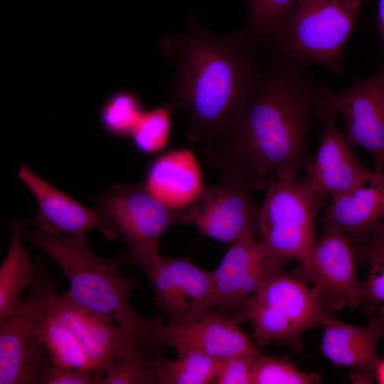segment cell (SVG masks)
<instances>
[{"label":"cell","instance_id":"cell-7","mask_svg":"<svg viewBox=\"0 0 384 384\" xmlns=\"http://www.w3.org/2000/svg\"><path fill=\"white\" fill-rule=\"evenodd\" d=\"M324 294L317 286L310 287L282 270L274 274L255 294L245 314L252 323L256 343L299 346L307 330L332 316Z\"/></svg>","mask_w":384,"mask_h":384},{"label":"cell","instance_id":"cell-22","mask_svg":"<svg viewBox=\"0 0 384 384\" xmlns=\"http://www.w3.org/2000/svg\"><path fill=\"white\" fill-rule=\"evenodd\" d=\"M156 384H209L215 382L221 359L191 351H177L166 358L155 353Z\"/></svg>","mask_w":384,"mask_h":384},{"label":"cell","instance_id":"cell-15","mask_svg":"<svg viewBox=\"0 0 384 384\" xmlns=\"http://www.w3.org/2000/svg\"><path fill=\"white\" fill-rule=\"evenodd\" d=\"M18 176L34 196L38 206L31 223L43 230L71 236L85 235L97 230L108 240L117 233L102 211L87 208L37 175L27 165H21Z\"/></svg>","mask_w":384,"mask_h":384},{"label":"cell","instance_id":"cell-21","mask_svg":"<svg viewBox=\"0 0 384 384\" xmlns=\"http://www.w3.org/2000/svg\"><path fill=\"white\" fill-rule=\"evenodd\" d=\"M11 229L9 247L0 266V323L17 314H26L22 294L36 278V265L24 247L16 220Z\"/></svg>","mask_w":384,"mask_h":384},{"label":"cell","instance_id":"cell-18","mask_svg":"<svg viewBox=\"0 0 384 384\" xmlns=\"http://www.w3.org/2000/svg\"><path fill=\"white\" fill-rule=\"evenodd\" d=\"M384 220V171L374 169L362 183L331 196L320 220L346 233L355 246Z\"/></svg>","mask_w":384,"mask_h":384},{"label":"cell","instance_id":"cell-33","mask_svg":"<svg viewBox=\"0 0 384 384\" xmlns=\"http://www.w3.org/2000/svg\"><path fill=\"white\" fill-rule=\"evenodd\" d=\"M380 314H382L384 315V304H383V306L380 310Z\"/></svg>","mask_w":384,"mask_h":384},{"label":"cell","instance_id":"cell-6","mask_svg":"<svg viewBox=\"0 0 384 384\" xmlns=\"http://www.w3.org/2000/svg\"><path fill=\"white\" fill-rule=\"evenodd\" d=\"M259 211L260 240L306 272L316 242L318 211L326 196L311 188L303 177L271 174Z\"/></svg>","mask_w":384,"mask_h":384},{"label":"cell","instance_id":"cell-24","mask_svg":"<svg viewBox=\"0 0 384 384\" xmlns=\"http://www.w3.org/2000/svg\"><path fill=\"white\" fill-rule=\"evenodd\" d=\"M298 0H247L248 21L243 29L255 40L272 46Z\"/></svg>","mask_w":384,"mask_h":384},{"label":"cell","instance_id":"cell-27","mask_svg":"<svg viewBox=\"0 0 384 384\" xmlns=\"http://www.w3.org/2000/svg\"><path fill=\"white\" fill-rule=\"evenodd\" d=\"M144 112L142 102L135 94L120 90L105 100L100 120L102 128L110 134L127 137H130Z\"/></svg>","mask_w":384,"mask_h":384},{"label":"cell","instance_id":"cell-19","mask_svg":"<svg viewBox=\"0 0 384 384\" xmlns=\"http://www.w3.org/2000/svg\"><path fill=\"white\" fill-rule=\"evenodd\" d=\"M321 351L336 365L355 370L361 376H374L379 362L376 347L384 336V315L373 318L366 326L343 323L333 316L324 324Z\"/></svg>","mask_w":384,"mask_h":384},{"label":"cell","instance_id":"cell-16","mask_svg":"<svg viewBox=\"0 0 384 384\" xmlns=\"http://www.w3.org/2000/svg\"><path fill=\"white\" fill-rule=\"evenodd\" d=\"M357 251L348 235L324 226L311 250L306 274L325 294L341 298L351 306L362 304V281L357 277Z\"/></svg>","mask_w":384,"mask_h":384},{"label":"cell","instance_id":"cell-3","mask_svg":"<svg viewBox=\"0 0 384 384\" xmlns=\"http://www.w3.org/2000/svg\"><path fill=\"white\" fill-rule=\"evenodd\" d=\"M24 301L52 365L92 371L98 384L117 357L139 345L113 321L77 303L68 291L60 294L56 278L42 264H36V278Z\"/></svg>","mask_w":384,"mask_h":384},{"label":"cell","instance_id":"cell-5","mask_svg":"<svg viewBox=\"0 0 384 384\" xmlns=\"http://www.w3.org/2000/svg\"><path fill=\"white\" fill-rule=\"evenodd\" d=\"M363 1L298 0L272 49L303 66L315 62L339 73L343 46Z\"/></svg>","mask_w":384,"mask_h":384},{"label":"cell","instance_id":"cell-17","mask_svg":"<svg viewBox=\"0 0 384 384\" xmlns=\"http://www.w3.org/2000/svg\"><path fill=\"white\" fill-rule=\"evenodd\" d=\"M52 364L31 316L17 314L0 323V384H43Z\"/></svg>","mask_w":384,"mask_h":384},{"label":"cell","instance_id":"cell-29","mask_svg":"<svg viewBox=\"0 0 384 384\" xmlns=\"http://www.w3.org/2000/svg\"><path fill=\"white\" fill-rule=\"evenodd\" d=\"M256 353H240L221 359L215 384H252Z\"/></svg>","mask_w":384,"mask_h":384},{"label":"cell","instance_id":"cell-26","mask_svg":"<svg viewBox=\"0 0 384 384\" xmlns=\"http://www.w3.org/2000/svg\"><path fill=\"white\" fill-rule=\"evenodd\" d=\"M169 102L144 112L130 137L134 146L141 153L153 154L162 151L168 145L171 134V112Z\"/></svg>","mask_w":384,"mask_h":384},{"label":"cell","instance_id":"cell-1","mask_svg":"<svg viewBox=\"0 0 384 384\" xmlns=\"http://www.w3.org/2000/svg\"><path fill=\"white\" fill-rule=\"evenodd\" d=\"M305 68L272 51L257 86L226 131L204 147L209 161L220 169L243 165L264 177L297 176L304 170L310 159L312 117L329 91Z\"/></svg>","mask_w":384,"mask_h":384},{"label":"cell","instance_id":"cell-14","mask_svg":"<svg viewBox=\"0 0 384 384\" xmlns=\"http://www.w3.org/2000/svg\"><path fill=\"white\" fill-rule=\"evenodd\" d=\"M336 110L323 103L317 111L316 115L324 126L319 148L306 165L303 176L311 188L331 196L360 185L373 171L358 160L344 135L336 128Z\"/></svg>","mask_w":384,"mask_h":384},{"label":"cell","instance_id":"cell-25","mask_svg":"<svg viewBox=\"0 0 384 384\" xmlns=\"http://www.w3.org/2000/svg\"><path fill=\"white\" fill-rule=\"evenodd\" d=\"M356 248L358 256L369 264L368 276L362 281V304H384V220Z\"/></svg>","mask_w":384,"mask_h":384},{"label":"cell","instance_id":"cell-20","mask_svg":"<svg viewBox=\"0 0 384 384\" xmlns=\"http://www.w3.org/2000/svg\"><path fill=\"white\" fill-rule=\"evenodd\" d=\"M144 183L160 201L174 208L189 206L205 188L199 163L188 149L156 157L146 169Z\"/></svg>","mask_w":384,"mask_h":384},{"label":"cell","instance_id":"cell-12","mask_svg":"<svg viewBox=\"0 0 384 384\" xmlns=\"http://www.w3.org/2000/svg\"><path fill=\"white\" fill-rule=\"evenodd\" d=\"M323 104L343 116L348 144L368 150L374 169L384 171V66L377 75L358 79L345 90H329Z\"/></svg>","mask_w":384,"mask_h":384},{"label":"cell","instance_id":"cell-30","mask_svg":"<svg viewBox=\"0 0 384 384\" xmlns=\"http://www.w3.org/2000/svg\"><path fill=\"white\" fill-rule=\"evenodd\" d=\"M43 384H98V380L92 371L52 365L44 375Z\"/></svg>","mask_w":384,"mask_h":384},{"label":"cell","instance_id":"cell-28","mask_svg":"<svg viewBox=\"0 0 384 384\" xmlns=\"http://www.w3.org/2000/svg\"><path fill=\"white\" fill-rule=\"evenodd\" d=\"M320 380L319 374L302 371L286 358L260 352L256 356L252 384H314Z\"/></svg>","mask_w":384,"mask_h":384},{"label":"cell","instance_id":"cell-13","mask_svg":"<svg viewBox=\"0 0 384 384\" xmlns=\"http://www.w3.org/2000/svg\"><path fill=\"white\" fill-rule=\"evenodd\" d=\"M235 318L210 310L195 318L178 322H163L155 330V351L171 347L176 351H191L217 359L258 349L239 326Z\"/></svg>","mask_w":384,"mask_h":384},{"label":"cell","instance_id":"cell-10","mask_svg":"<svg viewBox=\"0 0 384 384\" xmlns=\"http://www.w3.org/2000/svg\"><path fill=\"white\" fill-rule=\"evenodd\" d=\"M130 260L148 278L156 304L169 322L188 320L213 310V271L201 268L186 256L130 253Z\"/></svg>","mask_w":384,"mask_h":384},{"label":"cell","instance_id":"cell-11","mask_svg":"<svg viewBox=\"0 0 384 384\" xmlns=\"http://www.w3.org/2000/svg\"><path fill=\"white\" fill-rule=\"evenodd\" d=\"M290 260L274 251L255 235L231 244L213 271V310L245 320L246 310L257 291Z\"/></svg>","mask_w":384,"mask_h":384},{"label":"cell","instance_id":"cell-32","mask_svg":"<svg viewBox=\"0 0 384 384\" xmlns=\"http://www.w3.org/2000/svg\"><path fill=\"white\" fill-rule=\"evenodd\" d=\"M374 377L379 383H384V359L379 360Z\"/></svg>","mask_w":384,"mask_h":384},{"label":"cell","instance_id":"cell-2","mask_svg":"<svg viewBox=\"0 0 384 384\" xmlns=\"http://www.w3.org/2000/svg\"><path fill=\"white\" fill-rule=\"evenodd\" d=\"M188 29L161 38L160 48L174 67L169 102L188 118L189 142L205 147L224 134L255 90L266 65V47L242 28L227 36L201 26L187 14Z\"/></svg>","mask_w":384,"mask_h":384},{"label":"cell","instance_id":"cell-9","mask_svg":"<svg viewBox=\"0 0 384 384\" xmlns=\"http://www.w3.org/2000/svg\"><path fill=\"white\" fill-rule=\"evenodd\" d=\"M94 200L132 254L159 253L162 235L175 224L188 223L187 207L166 206L147 189L144 182L112 186Z\"/></svg>","mask_w":384,"mask_h":384},{"label":"cell","instance_id":"cell-23","mask_svg":"<svg viewBox=\"0 0 384 384\" xmlns=\"http://www.w3.org/2000/svg\"><path fill=\"white\" fill-rule=\"evenodd\" d=\"M134 345L117 357L99 384H154L156 380L155 353Z\"/></svg>","mask_w":384,"mask_h":384},{"label":"cell","instance_id":"cell-8","mask_svg":"<svg viewBox=\"0 0 384 384\" xmlns=\"http://www.w3.org/2000/svg\"><path fill=\"white\" fill-rule=\"evenodd\" d=\"M213 186H205L187 207L188 223L203 235L232 244L249 235H257L259 211L250 192L265 188L268 177L247 166L230 164Z\"/></svg>","mask_w":384,"mask_h":384},{"label":"cell","instance_id":"cell-31","mask_svg":"<svg viewBox=\"0 0 384 384\" xmlns=\"http://www.w3.org/2000/svg\"><path fill=\"white\" fill-rule=\"evenodd\" d=\"M378 25L381 34L384 50V0H379ZM384 66V65H383Z\"/></svg>","mask_w":384,"mask_h":384},{"label":"cell","instance_id":"cell-4","mask_svg":"<svg viewBox=\"0 0 384 384\" xmlns=\"http://www.w3.org/2000/svg\"><path fill=\"white\" fill-rule=\"evenodd\" d=\"M16 223L23 238L59 265L69 281L68 292L77 303L117 324L139 345L152 348L153 335L164 319H146L133 309L129 299L139 283L137 277L122 274L123 259L96 255L85 235L55 234L32 223Z\"/></svg>","mask_w":384,"mask_h":384}]
</instances>
